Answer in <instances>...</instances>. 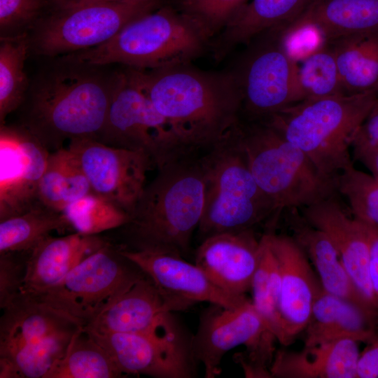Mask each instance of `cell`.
Segmentation results:
<instances>
[{"label": "cell", "mask_w": 378, "mask_h": 378, "mask_svg": "<svg viewBox=\"0 0 378 378\" xmlns=\"http://www.w3.org/2000/svg\"><path fill=\"white\" fill-rule=\"evenodd\" d=\"M132 69L188 153L202 155L208 151L241 118V97L230 69L207 71L187 63Z\"/></svg>", "instance_id": "obj_1"}, {"label": "cell", "mask_w": 378, "mask_h": 378, "mask_svg": "<svg viewBox=\"0 0 378 378\" xmlns=\"http://www.w3.org/2000/svg\"><path fill=\"white\" fill-rule=\"evenodd\" d=\"M104 67L59 59L41 73L29 89L20 106L17 126L50 152L64 148L66 141L98 140L116 73Z\"/></svg>", "instance_id": "obj_2"}, {"label": "cell", "mask_w": 378, "mask_h": 378, "mask_svg": "<svg viewBox=\"0 0 378 378\" xmlns=\"http://www.w3.org/2000/svg\"><path fill=\"white\" fill-rule=\"evenodd\" d=\"M204 197L200 155L188 154L167 162L146 184L127 221L116 229L117 245L185 258L202 218Z\"/></svg>", "instance_id": "obj_3"}, {"label": "cell", "mask_w": 378, "mask_h": 378, "mask_svg": "<svg viewBox=\"0 0 378 378\" xmlns=\"http://www.w3.org/2000/svg\"><path fill=\"white\" fill-rule=\"evenodd\" d=\"M210 43L196 21L170 0L134 20L105 43L59 59L146 70L191 63L210 48Z\"/></svg>", "instance_id": "obj_4"}, {"label": "cell", "mask_w": 378, "mask_h": 378, "mask_svg": "<svg viewBox=\"0 0 378 378\" xmlns=\"http://www.w3.org/2000/svg\"><path fill=\"white\" fill-rule=\"evenodd\" d=\"M377 103L375 91L336 95L303 100L260 120L302 150L322 174L336 178L354 164L353 139Z\"/></svg>", "instance_id": "obj_5"}, {"label": "cell", "mask_w": 378, "mask_h": 378, "mask_svg": "<svg viewBox=\"0 0 378 378\" xmlns=\"http://www.w3.org/2000/svg\"><path fill=\"white\" fill-rule=\"evenodd\" d=\"M232 130L200 155L204 197L197 230L200 241L217 234L254 230L263 223L272 227L283 214L258 186Z\"/></svg>", "instance_id": "obj_6"}, {"label": "cell", "mask_w": 378, "mask_h": 378, "mask_svg": "<svg viewBox=\"0 0 378 378\" xmlns=\"http://www.w3.org/2000/svg\"><path fill=\"white\" fill-rule=\"evenodd\" d=\"M232 133L258 186L282 213L338 193L336 178L322 174L302 150L265 120L241 118Z\"/></svg>", "instance_id": "obj_7"}, {"label": "cell", "mask_w": 378, "mask_h": 378, "mask_svg": "<svg viewBox=\"0 0 378 378\" xmlns=\"http://www.w3.org/2000/svg\"><path fill=\"white\" fill-rule=\"evenodd\" d=\"M275 341L248 299L230 308L211 304L200 316L192 344L195 358L203 365L206 378L219 375L224 356L240 345L245 346L246 350L235 354L234 359L245 377L270 378Z\"/></svg>", "instance_id": "obj_8"}, {"label": "cell", "mask_w": 378, "mask_h": 378, "mask_svg": "<svg viewBox=\"0 0 378 378\" xmlns=\"http://www.w3.org/2000/svg\"><path fill=\"white\" fill-rule=\"evenodd\" d=\"M169 1L119 0L50 9L31 29L30 50L36 55L52 57L92 48Z\"/></svg>", "instance_id": "obj_9"}, {"label": "cell", "mask_w": 378, "mask_h": 378, "mask_svg": "<svg viewBox=\"0 0 378 378\" xmlns=\"http://www.w3.org/2000/svg\"><path fill=\"white\" fill-rule=\"evenodd\" d=\"M283 29L276 27L254 37L230 69L241 97V118L264 119L300 102L297 59Z\"/></svg>", "instance_id": "obj_10"}, {"label": "cell", "mask_w": 378, "mask_h": 378, "mask_svg": "<svg viewBox=\"0 0 378 378\" xmlns=\"http://www.w3.org/2000/svg\"><path fill=\"white\" fill-rule=\"evenodd\" d=\"M145 276L111 241L85 258L55 286L28 295L85 327Z\"/></svg>", "instance_id": "obj_11"}, {"label": "cell", "mask_w": 378, "mask_h": 378, "mask_svg": "<svg viewBox=\"0 0 378 378\" xmlns=\"http://www.w3.org/2000/svg\"><path fill=\"white\" fill-rule=\"evenodd\" d=\"M98 141L145 151L157 169L188 154L128 67L116 71L105 125Z\"/></svg>", "instance_id": "obj_12"}, {"label": "cell", "mask_w": 378, "mask_h": 378, "mask_svg": "<svg viewBox=\"0 0 378 378\" xmlns=\"http://www.w3.org/2000/svg\"><path fill=\"white\" fill-rule=\"evenodd\" d=\"M144 332H94L85 330L106 350L123 374L155 378H192L197 361L192 335L174 314Z\"/></svg>", "instance_id": "obj_13"}, {"label": "cell", "mask_w": 378, "mask_h": 378, "mask_svg": "<svg viewBox=\"0 0 378 378\" xmlns=\"http://www.w3.org/2000/svg\"><path fill=\"white\" fill-rule=\"evenodd\" d=\"M67 148L77 160L92 192L127 214L144 192L148 172L155 167L145 151L118 148L93 139L71 140Z\"/></svg>", "instance_id": "obj_14"}, {"label": "cell", "mask_w": 378, "mask_h": 378, "mask_svg": "<svg viewBox=\"0 0 378 378\" xmlns=\"http://www.w3.org/2000/svg\"><path fill=\"white\" fill-rule=\"evenodd\" d=\"M50 153L22 128L1 125L0 221L41 204L39 183Z\"/></svg>", "instance_id": "obj_15"}, {"label": "cell", "mask_w": 378, "mask_h": 378, "mask_svg": "<svg viewBox=\"0 0 378 378\" xmlns=\"http://www.w3.org/2000/svg\"><path fill=\"white\" fill-rule=\"evenodd\" d=\"M337 193L299 209L312 226L323 232L337 250L360 296L377 317L369 274V248L363 222L344 206Z\"/></svg>", "instance_id": "obj_16"}, {"label": "cell", "mask_w": 378, "mask_h": 378, "mask_svg": "<svg viewBox=\"0 0 378 378\" xmlns=\"http://www.w3.org/2000/svg\"><path fill=\"white\" fill-rule=\"evenodd\" d=\"M119 250L160 290L191 306L204 302L230 308L248 300L246 296H236L225 292L195 263L188 262L181 256L120 247Z\"/></svg>", "instance_id": "obj_17"}, {"label": "cell", "mask_w": 378, "mask_h": 378, "mask_svg": "<svg viewBox=\"0 0 378 378\" xmlns=\"http://www.w3.org/2000/svg\"><path fill=\"white\" fill-rule=\"evenodd\" d=\"M280 271V312L290 344L306 328L321 284L306 253L290 235L265 233Z\"/></svg>", "instance_id": "obj_18"}, {"label": "cell", "mask_w": 378, "mask_h": 378, "mask_svg": "<svg viewBox=\"0 0 378 378\" xmlns=\"http://www.w3.org/2000/svg\"><path fill=\"white\" fill-rule=\"evenodd\" d=\"M261 253L254 230L212 235L195 251V263L225 292L246 296L251 290Z\"/></svg>", "instance_id": "obj_19"}, {"label": "cell", "mask_w": 378, "mask_h": 378, "mask_svg": "<svg viewBox=\"0 0 378 378\" xmlns=\"http://www.w3.org/2000/svg\"><path fill=\"white\" fill-rule=\"evenodd\" d=\"M191 305L160 290L146 275L83 327L94 332H144Z\"/></svg>", "instance_id": "obj_20"}, {"label": "cell", "mask_w": 378, "mask_h": 378, "mask_svg": "<svg viewBox=\"0 0 378 378\" xmlns=\"http://www.w3.org/2000/svg\"><path fill=\"white\" fill-rule=\"evenodd\" d=\"M313 31L323 41L378 31V0H315L283 29L289 44Z\"/></svg>", "instance_id": "obj_21"}, {"label": "cell", "mask_w": 378, "mask_h": 378, "mask_svg": "<svg viewBox=\"0 0 378 378\" xmlns=\"http://www.w3.org/2000/svg\"><path fill=\"white\" fill-rule=\"evenodd\" d=\"M111 241L99 234L76 232L47 237L29 252L20 293L34 295L52 288L85 258Z\"/></svg>", "instance_id": "obj_22"}, {"label": "cell", "mask_w": 378, "mask_h": 378, "mask_svg": "<svg viewBox=\"0 0 378 378\" xmlns=\"http://www.w3.org/2000/svg\"><path fill=\"white\" fill-rule=\"evenodd\" d=\"M283 213L290 236L306 253L324 290L356 304L377 319L356 289L328 237L309 224L299 209H289Z\"/></svg>", "instance_id": "obj_23"}, {"label": "cell", "mask_w": 378, "mask_h": 378, "mask_svg": "<svg viewBox=\"0 0 378 378\" xmlns=\"http://www.w3.org/2000/svg\"><path fill=\"white\" fill-rule=\"evenodd\" d=\"M358 342L340 340L304 346L297 351L279 350L270 368L276 378H357Z\"/></svg>", "instance_id": "obj_24"}, {"label": "cell", "mask_w": 378, "mask_h": 378, "mask_svg": "<svg viewBox=\"0 0 378 378\" xmlns=\"http://www.w3.org/2000/svg\"><path fill=\"white\" fill-rule=\"evenodd\" d=\"M375 319L356 304L327 293L321 286L304 330V346L346 339L368 343L378 337Z\"/></svg>", "instance_id": "obj_25"}, {"label": "cell", "mask_w": 378, "mask_h": 378, "mask_svg": "<svg viewBox=\"0 0 378 378\" xmlns=\"http://www.w3.org/2000/svg\"><path fill=\"white\" fill-rule=\"evenodd\" d=\"M314 1L251 0L211 40L210 48L215 60H222L234 48L246 45L265 31L290 24Z\"/></svg>", "instance_id": "obj_26"}, {"label": "cell", "mask_w": 378, "mask_h": 378, "mask_svg": "<svg viewBox=\"0 0 378 378\" xmlns=\"http://www.w3.org/2000/svg\"><path fill=\"white\" fill-rule=\"evenodd\" d=\"M2 309L0 354L82 327L64 314L22 293Z\"/></svg>", "instance_id": "obj_27"}, {"label": "cell", "mask_w": 378, "mask_h": 378, "mask_svg": "<svg viewBox=\"0 0 378 378\" xmlns=\"http://www.w3.org/2000/svg\"><path fill=\"white\" fill-rule=\"evenodd\" d=\"M326 42L334 52L345 94L378 92V31Z\"/></svg>", "instance_id": "obj_28"}, {"label": "cell", "mask_w": 378, "mask_h": 378, "mask_svg": "<svg viewBox=\"0 0 378 378\" xmlns=\"http://www.w3.org/2000/svg\"><path fill=\"white\" fill-rule=\"evenodd\" d=\"M90 192V183L73 153L67 148L50 152L39 183L41 204L62 211Z\"/></svg>", "instance_id": "obj_29"}, {"label": "cell", "mask_w": 378, "mask_h": 378, "mask_svg": "<svg viewBox=\"0 0 378 378\" xmlns=\"http://www.w3.org/2000/svg\"><path fill=\"white\" fill-rule=\"evenodd\" d=\"M81 328L57 333L0 354V378H46L55 365L64 356Z\"/></svg>", "instance_id": "obj_30"}, {"label": "cell", "mask_w": 378, "mask_h": 378, "mask_svg": "<svg viewBox=\"0 0 378 378\" xmlns=\"http://www.w3.org/2000/svg\"><path fill=\"white\" fill-rule=\"evenodd\" d=\"M73 230L62 211L42 204L0 221V253L30 251L53 231Z\"/></svg>", "instance_id": "obj_31"}, {"label": "cell", "mask_w": 378, "mask_h": 378, "mask_svg": "<svg viewBox=\"0 0 378 378\" xmlns=\"http://www.w3.org/2000/svg\"><path fill=\"white\" fill-rule=\"evenodd\" d=\"M251 290L253 307L267 328L281 344L289 345L280 312V271L265 234L261 236L260 258Z\"/></svg>", "instance_id": "obj_32"}, {"label": "cell", "mask_w": 378, "mask_h": 378, "mask_svg": "<svg viewBox=\"0 0 378 378\" xmlns=\"http://www.w3.org/2000/svg\"><path fill=\"white\" fill-rule=\"evenodd\" d=\"M122 375L106 350L83 327L46 378H116Z\"/></svg>", "instance_id": "obj_33"}, {"label": "cell", "mask_w": 378, "mask_h": 378, "mask_svg": "<svg viewBox=\"0 0 378 378\" xmlns=\"http://www.w3.org/2000/svg\"><path fill=\"white\" fill-rule=\"evenodd\" d=\"M30 50L28 31L1 37L0 42V122L24 102L28 90L24 70Z\"/></svg>", "instance_id": "obj_34"}, {"label": "cell", "mask_w": 378, "mask_h": 378, "mask_svg": "<svg viewBox=\"0 0 378 378\" xmlns=\"http://www.w3.org/2000/svg\"><path fill=\"white\" fill-rule=\"evenodd\" d=\"M297 83L300 102L345 94L328 43L320 41L297 60Z\"/></svg>", "instance_id": "obj_35"}, {"label": "cell", "mask_w": 378, "mask_h": 378, "mask_svg": "<svg viewBox=\"0 0 378 378\" xmlns=\"http://www.w3.org/2000/svg\"><path fill=\"white\" fill-rule=\"evenodd\" d=\"M62 212L75 232L88 235L116 230L128 220L127 212L93 192L69 204Z\"/></svg>", "instance_id": "obj_36"}, {"label": "cell", "mask_w": 378, "mask_h": 378, "mask_svg": "<svg viewBox=\"0 0 378 378\" xmlns=\"http://www.w3.org/2000/svg\"><path fill=\"white\" fill-rule=\"evenodd\" d=\"M336 184L352 216L378 226V179L352 164L337 176Z\"/></svg>", "instance_id": "obj_37"}, {"label": "cell", "mask_w": 378, "mask_h": 378, "mask_svg": "<svg viewBox=\"0 0 378 378\" xmlns=\"http://www.w3.org/2000/svg\"><path fill=\"white\" fill-rule=\"evenodd\" d=\"M211 41L249 0H173Z\"/></svg>", "instance_id": "obj_38"}, {"label": "cell", "mask_w": 378, "mask_h": 378, "mask_svg": "<svg viewBox=\"0 0 378 378\" xmlns=\"http://www.w3.org/2000/svg\"><path fill=\"white\" fill-rule=\"evenodd\" d=\"M48 4L49 0H0L1 37L31 29Z\"/></svg>", "instance_id": "obj_39"}, {"label": "cell", "mask_w": 378, "mask_h": 378, "mask_svg": "<svg viewBox=\"0 0 378 378\" xmlns=\"http://www.w3.org/2000/svg\"><path fill=\"white\" fill-rule=\"evenodd\" d=\"M29 252L15 251L0 253V307L1 309L21 292Z\"/></svg>", "instance_id": "obj_40"}, {"label": "cell", "mask_w": 378, "mask_h": 378, "mask_svg": "<svg viewBox=\"0 0 378 378\" xmlns=\"http://www.w3.org/2000/svg\"><path fill=\"white\" fill-rule=\"evenodd\" d=\"M353 147L378 148V103L356 132L351 144Z\"/></svg>", "instance_id": "obj_41"}, {"label": "cell", "mask_w": 378, "mask_h": 378, "mask_svg": "<svg viewBox=\"0 0 378 378\" xmlns=\"http://www.w3.org/2000/svg\"><path fill=\"white\" fill-rule=\"evenodd\" d=\"M360 220V219H359ZM363 223L369 248V274L370 282L378 304V226L361 220Z\"/></svg>", "instance_id": "obj_42"}, {"label": "cell", "mask_w": 378, "mask_h": 378, "mask_svg": "<svg viewBox=\"0 0 378 378\" xmlns=\"http://www.w3.org/2000/svg\"><path fill=\"white\" fill-rule=\"evenodd\" d=\"M357 378H378V337L368 342L360 354Z\"/></svg>", "instance_id": "obj_43"}, {"label": "cell", "mask_w": 378, "mask_h": 378, "mask_svg": "<svg viewBox=\"0 0 378 378\" xmlns=\"http://www.w3.org/2000/svg\"><path fill=\"white\" fill-rule=\"evenodd\" d=\"M354 160L362 164L374 178L378 179V148L353 147Z\"/></svg>", "instance_id": "obj_44"}, {"label": "cell", "mask_w": 378, "mask_h": 378, "mask_svg": "<svg viewBox=\"0 0 378 378\" xmlns=\"http://www.w3.org/2000/svg\"><path fill=\"white\" fill-rule=\"evenodd\" d=\"M119 0H49L50 9H60L89 4L115 1Z\"/></svg>", "instance_id": "obj_45"}, {"label": "cell", "mask_w": 378, "mask_h": 378, "mask_svg": "<svg viewBox=\"0 0 378 378\" xmlns=\"http://www.w3.org/2000/svg\"><path fill=\"white\" fill-rule=\"evenodd\" d=\"M377 318H378V304H377Z\"/></svg>", "instance_id": "obj_46"}]
</instances>
